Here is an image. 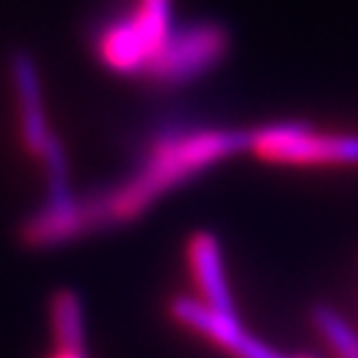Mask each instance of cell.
Wrapping results in <instances>:
<instances>
[{"label":"cell","instance_id":"6da1fadb","mask_svg":"<svg viewBox=\"0 0 358 358\" xmlns=\"http://www.w3.org/2000/svg\"><path fill=\"white\" fill-rule=\"evenodd\" d=\"M249 147V132L239 129H189L174 132L150 147L124 182L92 194L48 199L22 224V241L35 249H52L92 231L134 222L167 192Z\"/></svg>","mask_w":358,"mask_h":358},{"label":"cell","instance_id":"7a4b0ae2","mask_svg":"<svg viewBox=\"0 0 358 358\" xmlns=\"http://www.w3.org/2000/svg\"><path fill=\"white\" fill-rule=\"evenodd\" d=\"M249 152L264 162L294 167H358V134L316 132L306 124L279 122L249 132Z\"/></svg>","mask_w":358,"mask_h":358},{"label":"cell","instance_id":"3957f363","mask_svg":"<svg viewBox=\"0 0 358 358\" xmlns=\"http://www.w3.org/2000/svg\"><path fill=\"white\" fill-rule=\"evenodd\" d=\"M172 30V0H140L137 10L102 30L97 52L115 73L142 75Z\"/></svg>","mask_w":358,"mask_h":358},{"label":"cell","instance_id":"277c9868","mask_svg":"<svg viewBox=\"0 0 358 358\" xmlns=\"http://www.w3.org/2000/svg\"><path fill=\"white\" fill-rule=\"evenodd\" d=\"M229 35L217 22H194L174 28L145 67V78L157 85H182L199 80L222 62Z\"/></svg>","mask_w":358,"mask_h":358},{"label":"cell","instance_id":"5b68a950","mask_svg":"<svg viewBox=\"0 0 358 358\" xmlns=\"http://www.w3.org/2000/svg\"><path fill=\"white\" fill-rule=\"evenodd\" d=\"M169 311H172V319L177 324L194 331V334L207 336L209 341L217 343L219 348H224L234 358H286L276 353L274 348H268L264 341H259L257 336L249 334L236 319V313H219L199 299L187 296L174 299Z\"/></svg>","mask_w":358,"mask_h":358},{"label":"cell","instance_id":"8992f818","mask_svg":"<svg viewBox=\"0 0 358 358\" xmlns=\"http://www.w3.org/2000/svg\"><path fill=\"white\" fill-rule=\"evenodd\" d=\"M10 80L17 97V110H20L22 142H25L30 155L40 157L55 134L50 132L48 115H45L43 83H40L38 65L28 52H15L10 57Z\"/></svg>","mask_w":358,"mask_h":358},{"label":"cell","instance_id":"52a82bcc","mask_svg":"<svg viewBox=\"0 0 358 358\" xmlns=\"http://www.w3.org/2000/svg\"><path fill=\"white\" fill-rule=\"evenodd\" d=\"M189 264L192 274L201 291V299L209 308L219 313H236L234 299H231L227 268H224L222 246L219 239L209 231H199L189 241Z\"/></svg>","mask_w":358,"mask_h":358},{"label":"cell","instance_id":"ba28073f","mask_svg":"<svg viewBox=\"0 0 358 358\" xmlns=\"http://www.w3.org/2000/svg\"><path fill=\"white\" fill-rule=\"evenodd\" d=\"M50 326L57 351H85V311L75 291H55L50 301Z\"/></svg>","mask_w":358,"mask_h":358},{"label":"cell","instance_id":"9c48e42d","mask_svg":"<svg viewBox=\"0 0 358 358\" xmlns=\"http://www.w3.org/2000/svg\"><path fill=\"white\" fill-rule=\"evenodd\" d=\"M313 324L321 331L331 348L338 353V358H358V336L346 321L329 306L313 308Z\"/></svg>","mask_w":358,"mask_h":358},{"label":"cell","instance_id":"30bf717a","mask_svg":"<svg viewBox=\"0 0 358 358\" xmlns=\"http://www.w3.org/2000/svg\"><path fill=\"white\" fill-rule=\"evenodd\" d=\"M52 358H87L85 351H57Z\"/></svg>","mask_w":358,"mask_h":358}]
</instances>
